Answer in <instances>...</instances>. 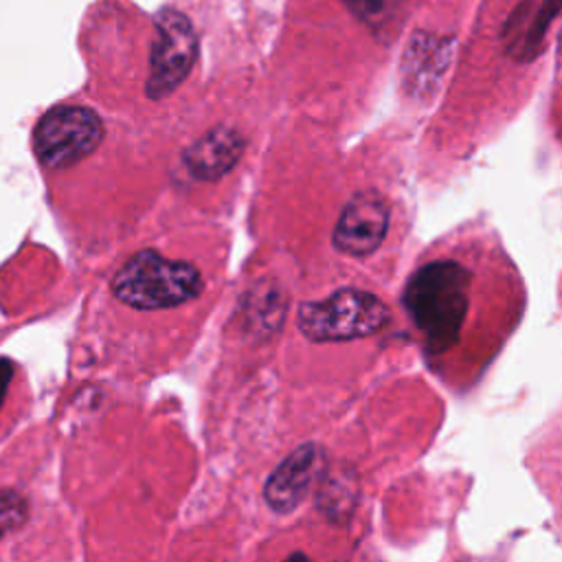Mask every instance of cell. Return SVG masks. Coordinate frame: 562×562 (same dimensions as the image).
I'll list each match as a JSON object with an SVG mask.
<instances>
[{
	"label": "cell",
	"instance_id": "1",
	"mask_svg": "<svg viewBox=\"0 0 562 562\" xmlns=\"http://www.w3.org/2000/svg\"><path fill=\"white\" fill-rule=\"evenodd\" d=\"M470 272L452 259H432L417 268L404 288V307L422 334L426 349H450L470 310Z\"/></svg>",
	"mask_w": 562,
	"mask_h": 562
},
{
	"label": "cell",
	"instance_id": "2",
	"mask_svg": "<svg viewBox=\"0 0 562 562\" xmlns=\"http://www.w3.org/2000/svg\"><path fill=\"white\" fill-rule=\"evenodd\" d=\"M112 292L119 301L138 310L173 307L202 292V277L184 261L143 250L114 274Z\"/></svg>",
	"mask_w": 562,
	"mask_h": 562
},
{
	"label": "cell",
	"instance_id": "3",
	"mask_svg": "<svg viewBox=\"0 0 562 562\" xmlns=\"http://www.w3.org/2000/svg\"><path fill=\"white\" fill-rule=\"evenodd\" d=\"M296 323L316 342L351 340L380 331L389 323V310L378 296L347 288L323 301L303 303Z\"/></svg>",
	"mask_w": 562,
	"mask_h": 562
},
{
	"label": "cell",
	"instance_id": "4",
	"mask_svg": "<svg viewBox=\"0 0 562 562\" xmlns=\"http://www.w3.org/2000/svg\"><path fill=\"white\" fill-rule=\"evenodd\" d=\"M103 136L101 119L79 105H64L46 112L33 134V147L42 165L68 167L97 149Z\"/></svg>",
	"mask_w": 562,
	"mask_h": 562
},
{
	"label": "cell",
	"instance_id": "5",
	"mask_svg": "<svg viewBox=\"0 0 562 562\" xmlns=\"http://www.w3.org/2000/svg\"><path fill=\"white\" fill-rule=\"evenodd\" d=\"M195 55L198 37L191 20L176 9H162L154 18L147 94L151 99H162L171 94L189 75Z\"/></svg>",
	"mask_w": 562,
	"mask_h": 562
},
{
	"label": "cell",
	"instance_id": "6",
	"mask_svg": "<svg viewBox=\"0 0 562 562\" xmlns=\"http://www.w3.org/2000/svg\"><path fill=\"white\" fill-rule=\"evenodd\" d=\"M389 228V204L375 191L353 195L334 228V246L347 255H371Z\"/></svg>",
	"mask_w": 562,
	"mask_h": 562
},
{
	"label": "cell",
	"instance_id": "7",
	"mask_svg": "<svg viewBox=\"0 0 562 562\" xmlns=\"http://www.w3.org/2000/svg\"><path fill=\"white\" fill-rule=\"evenodd\" d=\"M325 470V454L318 443H303L292 450L268 476L263 498L274 512H292L310 494Z\"/></svg>",
	"mask_w": 562,
	"mask_h": 562
},
{
	"label": "cell",
	"instance_id": "8",
	"mask_svg": "<svg viewBox=\"0 0 562 562\" xmlns=\"http://www.w3.org/2000/svg\"><path fill=\"white\" fill-rule=\"evenodd\" d=\"M244 138L231 127L206 132L184 151L187 169L200 180H217L228 173L239 160Z\"/></svg>",
	"mask_w": 562,
	"mask_h": 562
},
{
	"label": "cell",
	"instance_id": "9",
	"mask_svg": "<svg viewBox=\"0 0 562 562\" xmlns=\"http://www.w3.org/2000/svg\"><path fill=\"white\" fill-rule=\"evenodd\" d=\"M347 9L367 26H386L397 13L404 0H342Z\"/></svg>",
	"mask_w": 562,
	"mask_h": 562
},
{
	"label": "cell",
	"instance_id": "10",
	"mask_svg": "<svg viewBox=\"0 0 562 562\" xmlns=\"http://www.w3.org/2000/svg\"><path fill=\"white\" fill-rule=\"evenodd\" d=\"M24 518V501L15 492L0 494V531H7L22 522Z\"/></svg>",
	"mask_w": 562,
	"mask_h": 562
},
{
	"label": "cell",
	"instance_id": "11",
	"mask_svg": "<svg viewBox=\"0 0 562 562\" xmlns=\"http://www.w3.org/2000/svg\"><path fill=\"white\" fill-rule=\"evenodd\" d=\"M11 375H13V362L7 360V358H0V408H2V402L7 397Z\"/></svg>",
	"mask_w": 562,
	"mask_h": 562
},
{
	"label": "cell",
	"instance_id": "12",
	"mask_svg": "<svg viewBox=\"0 0 562 562\" xmlns=\"http://www.w3.org/2000/svg\"><path fill=\"white\" fill-rule=\"evenodd\" d=\"M283 562H312L305 553H301V551H294V553H290Z\"/></svg>",
	"mask_w": 562,
	"mask_h": 562
}]
</instances>
